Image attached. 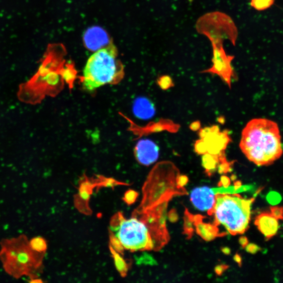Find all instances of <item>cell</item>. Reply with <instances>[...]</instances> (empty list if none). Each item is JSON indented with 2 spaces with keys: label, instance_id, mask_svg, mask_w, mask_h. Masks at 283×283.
<instances>
[{
  "label": "cell",
  "instance_id": "obj_19",
  "mask_svg": "<svg viewBox=\"0 0 283 283\" xmlns=\"http://www.w3.org/2000/svg\"><path fill=\"white\" fill-rule=\"evenodd\" d=\"M158 84L163 89H167L173 86L171 78L168 76H163L158 79Z\"/></svg>",
  "mask_w": 283,
  "mask_h": 283
},
{
  "label": "cell",
  "instance_id": "obj_10",
  "mask_svg": "<svg viewBox=\"0 0 283 283\" xmlns=\"http://www.w3.org/2000/svg\"><path fill=\"white\" fill-rule=\"evenodd\" d=\"M213 189L207 187L194 189L191 194V201L195 207L202 211H207L208 214L214 207L216 199Z\"/></svg>",
  "mask_w": 283,
  "mask_h": 283
},
{
  "label": "cell",
  "instance_id": "obj_8",
  "mask_svg": "<svg viewBox=\"0 0 283 283\" xmlns=\"http://www.w3.org/2000/svg\"><path fill=\"white\" fill-rule=\"evenodd\" d=\"M213 56V65L201 73H210L219 76L231 88L232 78H236L231 63L235 56L228 55L223 44H212Z\"/></svg>",
  "mask_w": 283,
  "mask_h": 283
},
{
  "label": "cell",
  "instance_id": "obj_12",
  "mask_svg": "<svg viewBox=\"0 0 283 283\" xmlns=\"http://www.w3.org/2000/svg\"><path fill=\"white\" fill-rule=\"evenodd\" d=\"M255 225L268 240L276 235L278 229V220L270 213L264 212L257 216Z\"/></svg>",
  "mask_w": 283,
  "mask_h": 283
},
{
  "label": "cell",
  "instance_id": "obj_22",
  "mask_svg": "<svg viewBox=\"0 0 283 283\" xmlns=\"http://www.w3.org/2000/svg\"><path fill=\"white\" fill-rule=\"evenodd\" d=\"M232 163L226 161L223 163L220 164L218 167V170L220 174H225L231 171Z\"/></svg>",
  "mask_w": 283,
  "mask_h": 283
},
{
  "label": "cell",
  "instance_id": "obj_3",
  "mask_svg": "<svg viewBox=\"0 0 283 283\" xmlns=\"http://www.w3.org/2000/svg\"><path fill=\"white\" fill-rule=\"evenodd\" d=\"M124 68L118 60L117 50L110 44L93 53L84 68L82 85L92 91L107 84L118 83L124 77Z\"/></svg>",
  "mask_w": 283,
  "mask_h": 283
},
{
  "label": "cell",
  "instance_id": "obj_24",
  "mask_svg": "<svg viewBox=\"0 0 283 283\" xmlns=\"http://www.w3.org/2000/svg\"><path fill=\"white\" fill-rule=\"evenodd\" d=\"M230 179L226 176L221 177L220 182L219 183L218 185L219 187H227L230 184Z\"/></svg>",
  "mask_w": 283,
  "mask_h": 283
},
{
  "label": "cell",
  "instance_id": "obj_25",
  "mask_svg": "<svg viewBox=\"0 0 283 283\" xmlns=\"http://www.w3.org/2000/svg\"><path fill=\"white\" fill-rule=\"evenodd\" d=\"M168 218L169 220L171 222L174 223L176 222V221H177L178 215L175 209H172V210H171L169 212L168 214Z\"/></svg>",
  "mask_w": 283,
  "mask_h": 283
},
{
  "label": "cell",
  "instance_id": "obj_2",
  "mask_svg": "<svg viewBox=\"0 0 283 283\" xmlns=\"http://www.w3.org/2000/svg\"><path fill=\"white\" fill-rule=\"evenodd\" d=\"M0 245V260L7 274L16 279L38 277L36 273L42 265L44 253L32 249L26 235L4 239Z\"/></svg>",
  "mask_w": 283,
  "mask_h": 283
},
{
  "label": "cell",
  "instance_id": "obj_17",
  "mask_svg": "<svg viewBox=\"0 0 283 283\" xmlns=\"http://www.w3.org/2000/svg\"><path fill=\"white\" fill-rule=\"evenodd\" d=\"M31 248L34 251L44 253L47 249V243L45 240L40 237L33 238L29 241Z\"/></svg>",
  "mask_w": 283,
  "mask_h": 283
},
{
  "label": "cell",
  "instance_id": "obj_6",
  "mask_svg": "<svg viewBox=\"0 0 283 283\" xmlns=\"http://www.w3.org/2000/svg\"><path fill=\"white\" fill-rule=\"evenodd\" d=\"M196 29L212 44H223L225 40H229L233 46L236 44L237 28L231 18L223 12H212L202 16L196 22Z\"/></svg>",
  "mask_w": 283,
  "mask_h": 283
},
{
  "label": "cell",
  "instance_id": "obj_23",
  "mask_svg": "<svg viewBox=\"0 0 283 283\" xmlns=\"http://www.w3.org/2000/svg\"><path fill=\"white\" fill-rule=\"evenodd\" d=\"M188 181V178L186 176L179 175L177 179V184L179 187H183Z\"/></svg>",
  "mask_w": 283,
  "mask_h": 283
},
{
  "label": "cell",
  "instance_id": "obj_20",
  "mask_svg": "<svg viewBox=\"0 0 283 283\" xmlns=\"http://www.w3.org/2000/svg\"><path fill=\"white\" fill-rule=\"evenodd\" d=\"M271 214L277 220H283V207L279 206L271 207L270 208Z\"/></svg>",
  "mask_w": 283,
  "mask_h": 283
},
{
  "label": "cell",
  "instance_id": "obj_29",
  "mask_svg": "<svg viewBox=\"0 0 283 283\" xmlns=\"http://www.w3.org/2000/svg\"><path fill=\"white\" fill-rule=\"evenodd\" d=\"M201 124L199 121L195 122L191 125V128L194 131L199 130L200 128Z\"/></svg>",
  "mask_w": 283,
  "mask_h": 283
},
{
  "label": "cell",
  "instance_id": "obj_1",
  "mask_svg": "<svg viewBox=\"0 0 283 283\" xmlns=\"http://www.w3.org/2000/svg\"><path fill=\"white\" fill-rule=\"evenodd\" d=\"M240 147L245 156L255 165L272 164L283 153L277 124L266 119L251 120L242 131Z\"/></svg>",
  "mask_w": 283,
  "mask_h": 283
},
{
  "label": "cell",
  "instance_id": "obj_11",
  "mask_svg": "<svg viewBox=\"0 0 283 283\" xmlns=\"http://www.w3.org/2000/svg\"><path fill=\"white\" fill-rule=\"evenodd\" d=\"M85 45L89 50L97 51L109 43V36L102 28L93 27L89 29L84 35Z\"/></svg>",
  "mask_w": 283,
  "mask_h": 283
},
{
  "label": "cell",
  "instance_id": "obj_5",
  "mask_svg": "<svg viewBox=\"0 0 283 283\" xmlns=\"http://www.w3.org/2000/svg\"><path fill=\"white\" fill-rule=\"evenodd\" d=\"M119 220L114 232L120 247L131 251L155 250L152 232L142 219L120 217Z\"/></svg>",
  "mask_w": 283,
  "mask_h": 283
},
{
  "label": "cell",
  "instance_id": "obj_18",
  "mask_svg": "<svg viewBox=\"0 0 283 283\" xmlns=\"http://www.w3.org/2000/svg\"><path fill=\"white\" fill-rule=\"evenodd\" d=\"M274 3V0H250V5L257 11H264Z\"/></svg>",
  "mask_w": 283,
  "mask_h": 283
},
{
  "label": "cell",
  "instance_id": "obj_27",
  "mask_svg": "<svg viewBox=\"0 0 283 283\" xmlns=\"http://www.w3.org/2000/svg\"><path fill=\"white\" fill-rule=\"evenodd\" d=\"M258 248L254 244H249L247 245V250L248 252L254 253L257 251Z\"/></svg>",
  "mask_w": 283,
  "mask_h": 283
},
{
  "label": "cell",
  "instance_id": "obj_21",
  "mask_svg": "<svg viewBox=\"0 0 283 283\" xmlns=\"http://www.w3.org/2000/svg\"><path fill=\"white\" fill-rule=\"evenodd\" d=\"M268 202L273 205L279 203L281 201V198L279 194L275 192H271L269 194L267 198Z\"/></svg>",
  "mask_w": 283,
  "mask_h": 283
},
{
  "label": "cell",
  "instance_id": "obj_30",
  "mask_svg": "<svg viewBox=\"0 0 283 283\" xmlns=\"http://www.w3.org/2000/svg\"><path fill=\"white\" fill-rule=\"evenodd\" d=\"M234 260L241 265V258L240 255L236 254L235 256H234Z\"/></svg>",
  "mask_w": 283,
  "mask_h": 283
},
{
  "label": "cell",
  "instance_id": "obj_14",
  "mask_svg": "<svg viewBox=\"0 0 283 283\" xmlns=\"http://www.w3.org/2000/svg\"><path fill=\"white\" fill-rule=\"evenodd\" d=\"M133 111L135 116L142 119H149L155 114V109L149 100L141 98L135 102Z\"/></svg>",
  "mask_w": 283,
  "mask_h": 283
},
{
  "label": "cell",
  "instance_id": "obj_26",
  "mask_svg": "<svg viewBox=\"0 0 283 283\" xmlns=\"http://www.w3.org/2000/svg\"><path fill=\"white\" fill-rule=\"evenodd\" d=\"M228 266L226 265H220L215 268V272L217 275H221L228 268Z\"/></svg>",
  "mask_w": 283,
  "mask_h": 283
},
{
  "label": "cell",
  "instance_id": "obj_16",
  "mask_svg": "<svg viewBox=\"0 0 283 283\" xmlns=\"http://www.w3.org/2000/svg\"><path fill=\"white\" fill-rule=\"evenodd\" d=\"M193 214L190 213L186 209L184 215L183 233L187 236V239H190L193 236L194 232V220Z\"/></svg>",
  "mask_w": 283,
  "mask_h": 283
},
{
  "label": "cell",
  "instance_id": "obj_28",
  "mask_svg": "<svg viewBox=\"0 0 283 283\" xmlns=\"http://www.w3.org/2000/svg\"><path fill=\"white\" fill-rule=\"evenodd\" d=\"M239 242L242 246V247L245 248L248 245V241L246 237H241L239 239Z\"/></svg>",
  "mask_w": 283,
  "mask_h": 283
},
{
  "label": "cell",
  "instance_id": "obj_13",
  "mask_svg": "<svg viewBox=\"0 0 283 283\" xmlns=\"http://www.w3.org/2000/svg\"><path fill=\"white\" fill-rule=\"evenodd\" d=\"M205 217L201 215H194V226L197 233L205 240L211 241L217 237H223L227 233L220 232L218 227L215 224L204 222Z\"/></svg>",
  "mask_w": 283,
  "mask_h": 283
},
{
  "label": "cell",
  "instance_id": "obj_33",
  "mask_svg": "<svg viewBox=\"0 0 283 283\" xmlns=\"http://www.w3.org/2000/svg\"><path fill=\"white\" fill-rule=\"evenodd\" d=\"M189 1H190V2H192V1H193V0H189Z\"/></svg>",
  "mask_w": 283,
  "mask_h": 283
},
{
  "label": "cell",
  "instance_id": "obj_32",
  "mask_svg": "<svg viewBox=\"0 0 283 283\" xmlns=\"http://www.w3.org/2000/svg\"><path fill=\"white\" fill-rule=\"evenodd\" d=\"M222 251L226 254H229L231 252L230 249L228 248H223Z\"/></svg>",
  "mask_w": 283,
  "mask_h": 283
},
{
  "label": "cell",
  "instance_id": "obj_15",
  "mask_svg": "<svg viewBox=\"0 0 283 283\" xmlns=\"http://www.w3.org/2000/svg\"><path fill=\"white\" fill-rule=\"evenodd\" d=\"M226 161L225 153L218 155L207 153L204 154L202 157V165L209 176L215 173L220 164Z\"/></svg>",
  "mask_w": 283,
  "mask_h": 283
},
{
  "label": "cell",
  "instance_id": "obj_9",
  "mask_svg": "<svg viewBox=\"0 0 283 283\" xmlns=\"http://www.w3.org/2000/svg\"><path fill=\"white\" fill-rule=\"evenodd\" d=\"M158 146L150 140L144 139L138 142L134 148V155L138 162L144 166L155 162L159 156Z\"/></svg>",
  "mask_w": 283,
  "mask_h": 283
},
{
  "label": "cell",
  "instance_id": "obj_7",
  "mask_svg": "<svg viewBox=\"0 0 283 283\" xmlns=\"http://www.w3.org/2000/svg\"><path fill=\"white\" fill-rule=\"evenodd\" d=\"M199 134L201 139L196 141L195 150L201 155L208 153L218 155L225 153L231 142L228 131L220 132L217 126L201 129Z\"/></svg>",
  "mask_w": 283,
  "mask_h": 283
},
{
  "label": "cell",
  "instance_id": "obj_31",
  "mask_svg": "<svg viewBox=\"0 0 283 283\" xmlns=\"http://www.w3.org/2000/svg\"><path fill=\"white\" fill-rule=\"evenodd\" d=\"M29 282H31V283H36V282H43V281L41 279L38 278H38H34V279H30L29 280Z\"/></svg>",
  "mask_w": 283,
  "mask_h": 283
},
{
  "label": "cell",
  "instance_id": "obj_4",
  "mask_svg": "<svg viewBox=\"0 0 283 283\" xmlns=\"http://www.w3.org/2000/svg\"><path fill=\"white\" fill-rule=\"evenodd\" d=\"M213 210L208 214L215 216L214 224L222 225L231 235H241L249 228L251 206L254 199H244L236 194H217Z\"/></svg>",
  "mask_w": 283,
  "mask_h": 283
}]
</instances>
